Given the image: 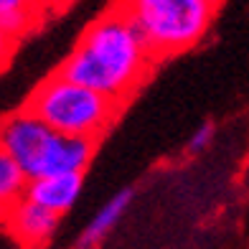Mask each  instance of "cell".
<instances>
[{"label": "cell", "instance_id": "cell-1", "mask_svg": "<svg viewBox=\"0 0 249 249\" xmlns=\"http://www.w3.org/2000/svg\"><path fill=\"white\" fill-rule=\"evenodd\" d=\"M150 59L153 53L140 31L115 5L82 33L59 76L122 102L148 74Z\"/></svg>", "mask_w": 249, "mask_h": 249}, {"label": "cell", "instance_id": "cell-2", "mask_svg": "<svg viewBox=\"0 0 249 249\" xmlns=\"http://www.w3.org/2000/svg\"><path fill=\"white\" fill-rule=\"evenodd\" d=\"M0 148L20 165L28 180L82 173L94 150V140L51 130L31 109H20L0 122Z\"/></svg>", "mask_w": 249, "mask_h": 249}, {"label": "cell", "instance_id": "cell-3", "mask_svg": "<svg viewBox=\"0 0 249 249\" xmlns=\"http://www.w3.org/2000/svg\"><path fill=\"white\" fill-rule=\"evenodd\" d=\"M221 0H120L153 56L180 53L206 36Z\"/></svg>", "mask_w": 249, "mask_h": 249}, {"label": "cell", "instance_id": "cell-4", "mask_svg": "<svg viewBox=\"0 0 249 249\" xmlns=\"http://www.w3.org/2000/svg\"><path fill=\"white\" fill-rule=\"evenodd\" d=\"M28 109L59 135L97 140L115 115L117 102L56 74L33 92Z\"/></svg>", "mask_w": 249, "mask_h": 249}, {"label": "cell", "instance_id": "cell-5", "mask_svg": "<svg viewBox=\"0 0 249 249\" xmlns=\"http://www.w3.org/2000/svg\"><path fill=\"white\" fill-rule=\"evenodd\" d=\"M59 213H53L49 209H43L41 203L31 201L28 196L8 211V226L16 234L18 242H23L26 247H46L51 242V236L59 229Z\"/></svg>", "mask_w": 249, "mask_h": 249}, {"label": "cell", "instance_id": "cell-6", "mask_svg": "<svg viewBox=\"0 0 249 249\" xmlns=\"http://www.w3.org/2000/svg\"><path fill=\"white\" fill-rule=\"evenodd\" d=\"M84 173H64V176H49L28 183V198L41 203L43 209L53 213H66L82 194Z\"/></svg>", "mask_w": 249, "mask_h": 249}, {"label": "cell", "instance_id": "cell-7", "mask_svg": "<svg viewBox=\"0 0 249 249\" xmlns=\"http://www.w3.org/2000/svg\"><path fill=\"white\" fill-rule=\"evenodd\" d=\"M132 198H135V188L132 186L117 191V194L92 216V221L84 226V231L76 236V249H92V247H97L117 226V221L127 213Z\"/></svg>", "mask_w": 249, "mask_h": 249}, {"label": "cell", "instance_id": "cell-8", "mask_svg": "<svg viewBox=\"0 0 249 249\" xmlns=\"http://www.w3.org/2000/svg\"><path fill=\"white\" fill-rule=\"evenodd\" d=\"M28 183L20 165L0 148V216H8V211L28 196Z\"/></svg>", "mask_w": 249, "mask_h": 249}, {"label": "cell", "instance_id": "cell-9", "mask_svg": "<svg viewBox=\"0 0 249 249\" xmlns=\"http://www.w3.org/2000/svg\"><path fill=\"white\" fill-rule=\"evenodd\" d=\"M43 0H0V28L10 38H18L36 23Z\"/></svg>", "mask_w": 249, "mask_h": 249}, {"label": "cell", "instance_id": "cell-10", "mask_svg": "<svg viewBox=\"0 0 249 249\" xmlns=\"http://www.w3.org/2000/svg\"><path fill=\"white\" fill-rule=\"evenodd\" d=\"M213 122H209V120H203L198 127L191 132V138H188V142H186V148H188V153H203L211 145V140H213Z\"/></svg>", "mask_w": 249, "mask_h": 249}, {"label": "cell", "instance_id": "cell-11", "mask_svg": "<svg viewBox=\"0 0 249 249\" xmlns=\"http://www.w3.org/2000/svg\"><path fill=\"white\" fill-rule=\"evenodd\" d=\"M13 41L16 38H10L8 33L0 28V66H3L5 61H8V56H10V51H13Z\"/></svg>", "mask_w": 249, "mask_h": 249}]
</instances>
